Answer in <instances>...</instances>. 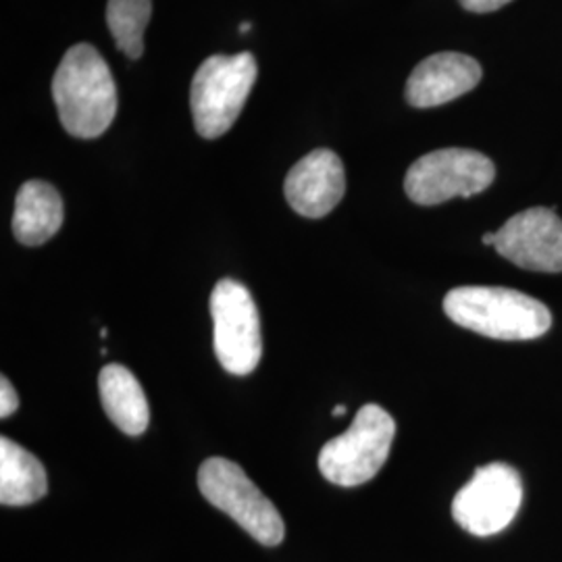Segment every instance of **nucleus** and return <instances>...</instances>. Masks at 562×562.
Masks as SVG:
<instances>
[{
    "instance_id": "4",
    "label": "nucleus",
    "mask_w": 562,
    "mask_h": 562,
    "mask_svg": "<svg viewBox=\"0 0 562 562\" xmlns=\"http://www.w3.org/2000/svg\"><path fill=\"white\" fill-rule=\"evenodd\" d=\"M396 436V422L380 404H364L348 431L323 446L319 471L327 482L357 487L382 469Z\"/></svg>"
},
{
    "instance_id": "12",
    "label": "nucleus",
    "mask_w": 562,
    "mask_h": 562,
    "mask_svg": "<svg viewBox=\"0 0 562 562\" xmlns=\"http://www.w3.org/2000/svg\"><path fill=\"white\" fill-rule=\"evenodd\" d=\"M63 225L60 194L46 181H25L15 199L13 234L23 246H41Z\"/></svg>"
},
{
    "instance_id": "9",
    "label": "nucleus",
    "mask_w": 562,
    "mask_h": 562,
    "mask_svg": "<svg viewBox=\"0 0 562 562\" xmlns=\"http://www.w3.org/2000/svg\"><path fill=\"white\" fill-rule=\"evenodd\" d=\"M494 248L506 261L540 273L562 271V220L554 209H527L496 232Z\"/></svg>"
},
{
    "instance_id": "5",
    "label": "nucleus",
    "mask_w": 562,
    "mask_h": 562,
    "mask_svg": "<svg viewBox=\"0 0 562 562\" xmlns=\"http://www.w3.org/2000/svg\"><path fill=\"white\" fill-rule=\"evenodd\" d=\"M199 487L209 503L229 515L257 542L262 546L283 542L285 525L280 510L248 480L240 464L222 457L202 462Z\"/></svg>"
},
{
    "instance_id": "14",
    "label": "nucleus",
    "mask_w": 562,
    "mask_h": 562,
    "mask_svg": "<svg viewBox=\"0 0 562 562\" xmlns=\"http://www.w3.org/2000/svg\"><path fill=\"white\" fill-rule=\"evenodd\" d=\"M46 471L32 452L7 436L0 438V504L27 506L46 496Z\"/></svg>"
},
{
    "instance_id": "15",
    "label": "nucleus",
    "mask_w": 562,
    "mask_h": 562,
    "mask_svg": "<svg viewBox=\"0 0 562 562\" xmlns=\"http://www.w3.org/2000/svg\"><path fill=\"white\" fill-rule=\"evenodd\" d=\"M153 15V0H109L106 25L121 53L130 59L144 55V32Z\"/></svg>"
},
{
    "instance_id": "8",
    "label": "nucleus",
    "mask_w": 562,
    "mask_h": 562,
    "mask_svg": "<svg viewBox=\"0 0 562 562\" xmlns=\"http://www.w3.org/2000/svg\"><path fill=\"white\" fill-rule=\"evenodd\" d=\"M522 504L519 471L506 462L480 467L452 503V517L477 538L496 536L515 521Z\"/></svg>"
},
{
    "instance_id": "11",
    "label": "nucleus",
    "mask_w": 562,
    "mask_h": 562,
    "mask_svg": "<svg viewBox=\"0 0 562 562\" xmlns=\"http://www.w3.org/2000/svg\"><path fill=\"white\" fill-rule=\"evenodd\" d=\"M482 65L462 53H438L422 60L406 81V101L415 109L440 106L475 90Z\"/></svg>"
},
{
    "instance_id": "17",
    "label": "nucleus",
    "mask_w": 562,
    "mask_h": 562,
    "mask_svg": "<svg viewBox=\"0 0 562 562\" xmlns=\"http://www.w3.org/2000/svg\"><path fill=\"white\" fill-rule=\"evenodd\" d=\"M462 4V9L471 11V13H492V11H498L506 4H510L513 0H459Z\"/></svg>"
},
{
    "instance_id": "2",
    "label": "nucleus",
    "mask_w": 562,
    "mask_h": 562,
    "mask_svg": "<svg viewBox=\"0 0 562 562\" xmlns=\"http://www.w3.org/2000/svg\"><path fill=\"white\" fill-rule=\"evenodd\" d=\"M443 313L450 322L494 340H536L552 327L543 302L498 285H461L446 294Z\"/></svg>"
},
{
    "instance_id": "19",
    "label": "nucleus",
    "mask_w": 562,
    "mask_h": 562,
    "mask_svg": "<svg viewBox=\"0 0 562 562\" xmlns=\"http://www.w3.org/2000/svg\"><path fill=\"white\" fill-rule=\"evenodd\" d=\"M346 411H348V408H346V406H336V408H334V411H331V415H334V417H340V415H346Z\"/></svg>"
},
{
    "instance_id": "18",
    "label": "nucleus",
    "mask_w": 562,
    "mask_h": 562,
    "mask_svg": "<svg viewBox=\"0 0 562 562\" xmlns=\"http://www.w3.org/2000/svg\"><path fill=\"white\" fill-rule=\"evenodd\" d=\"M482 241L485 246H494V241H496V232H487V234H483Z\"/></svg>"
},
{
    "instance_id": "16",
    "label": "nucleus",
    "mask_w": 562,
    "mask_h": 562,
    "mask_svg": "<svg viewBox=\"0 0 562 562\" xmlns=\"http://www.w3.org/2000/svg\"><path fill=\"white\" fill-rule=\"evenodd\" d=\"M20 408V396L7 378L0 380V417L9 419Z\"/></svg>"
},
{
    "instance_id": "6",
    "label": "nucleus",
    "mask_w": 562,
    "mask_h": 562,
    "mask_svg": "<svg viewBox=\"0 0 562 562\" xmlns=\"http://www.w3.org/2000/svg\"><path fill=\"white\" fill-rule=\"evenodd\" d=\"M496 180V165L477 150L442 148L413 162L404 178L406 196L422 206L482 194Z\"/></svg>"
},
{
    "instance_id": "13",
    "label": "nucleus",
    "mask_w": 562,
    "mask_h": 562,
    "mask_svg": "<svg viewBox=\"0 0 562 562\" xmlns=\"http://www.w3.org/2000/svg\"><path fill=\"white\" fill-rule=\"evenodd\" d=\"M99 392L106 417L127 436L148 429L150 408L136 375L123 364H106L99 375Z\"/></svg>"
},
{
    "instance_id": "10",
    "label": "nucleus",
    "mask_w": 562,
    "mask_h": 562,
    "mask_svg": "<svg viewBox=\"0 0 562 562\" xmlns=\"http://www.w3.org/2000/svg\"><path fill=\"white\" fill-rule=\"evenodd\" d=\"M288 204L308 220L329 215L346 192V173L341 159L327 148L308 153L296 162L283 183Z\"/></svg>"
},
{
    "instance_id": "1",
    "label": "nucleus",
    "mask_w": 562,
    "mask_h": 562,
    "mask_svg": "<svg viewBox=\"0 0 562 562\" xmlns=\"http://www.w3.org/2000/svg\"><path fill=\"white\" fill-rule=\"evenodd\" d=\"M53 99L63 127L76 138H99L117 115V86L92 44L71 46L53 80Z\"/></svg>"
},
{
    "instance_id": "7",
    "label": "nucleus",
    "mask_w": 562,
    "mask_h": 562,
    "mask_svg": "<svg viewBox=\"0 0 562 562\" xmlns=\"http://www.w3.org/2000/svg\"><path fill=\"white\" fill-rule=\"evenodd\" d=\"M213 346L223 369L250 375L262 357L261 319L252 294L240 281H217L211 294Z\"/></svg>"
},
{
    "instance_id": "3",
    "label": "nucleus",
    "mask_w": 562,
    "mask_h": 562,
    "mask_svg": "<svg viewBox=\"0 0 562 562\" xmlns=\"http://www.w3.org/2000/svg\"><path fill=\"white\" fill-rule=\"evenodd\" d=\"M257 74L259 65L250 53L215 55L202 63L190 88V109L202 138L215 140L232 130Z\"/></svg>"
},
{
    "instance_id": "20",
    "label": "nucleus",
    "mask_w": 562,
    "mask_h": 562,
    "mask_svg": "<svg viewBox=\"0 0 562 562\" xmlns=\"http://www.w3.org/2000/svg\"><path fill=\"white\" fill-rule=\"evenodd\" d=\"M241 32H248L250 30V23H244V25H240Z\"/></svg>"
}]
</instances>
